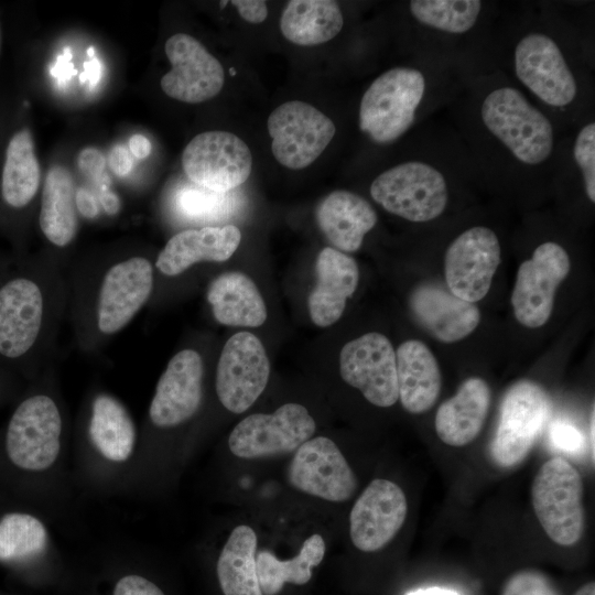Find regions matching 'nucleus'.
Segmentation results:
<instances>
[{"label": "nucleus", "instance_id": "obj_1", "mask_svg": "<svg viewBox=\"0 0 595 595\" xmlns=\"http://www.w3.org/2000/svg\"><path fill=\"white\" fill-rule=\"evenodd\" d=\"M480 117L486 129L520 162L538 165L554 148V130L548 117L518 89L501 86L483 100Z\"/></svg>", "mask_w": 595, "mask_h": 595}, {"label": "nucleus", "instance_id": "obj_2", "mask_svg": "<svg viewBox=\"0 0 595 595\" xmlns=\"http://www.w3.org/2000/svg\"><path fill=\"white\" fill-rule=\"evenodd\" d=\"M425 93L422 72L393 67L378 76L359 105V128L372 141L391 143L413 125Z\"/></svg>", "mask_w": 595, "mask_h": 595}, {"label": "nucleus", "instance_id": "obj_3", "mask_svg": "<svg viewBox=\"0 0 595 595\" xmlns=\"http://www.w3.org/2000/svg\"><path fill=\"white\" fill-rule=\"evenodd\" d=\"M533 511L548 537L559 545L578 542L584 530L583 480L564 457L548 459L531 486Z\"/></svg>", "mask_w": 595, "mask_h": 595}, {"label": "nucleus", "instance_id": "obj_4", "mask_svg": "<svg viewBox=\"0 0 595 595\" xmlns=\"http://www.w3.org/2000/svg\"><path fill=\"white\" fill-rule=\"evenodd\" d=\"M551 414V400L537 382L520 380L505 392L489 452L494 463L512 468L523 462Z\"/></svg>", "mask_w": 595, "mask_h": 595}, {"label": "nucleus", "instance_id": "obj_5", "mask_svg": "<svg viewBox=\"0 0 595 595\" xmlns=\"http://www.w3.org/2000/svg\"><path fill=\"white\" fill-rule=\"evenodd\" d=\"M371 197L387 212L413 223L439 217L448 202L442 172L422 161H408L380 173L370 185Z\"/></svg>", "mask_w": 595, "mask_h": 595}, {"label": "nucleus", "instance_id": "obj_6", "mask_svg": "<svg viewBox=\"0 0 595 595\" xmlns=\"http://www.w3.org/2000/svg\"><path fill=\"white\" fill-rule=\"evenodd\" d=\"M62 416L55 401L35 394L13 412L6 435V450L18 467L41 472L51 467L61 450Z\"/></svg>", "mask_w": 595, "mask_h": 595}, {"label": "nucleus", "instance_id": "obj_7", "mask_svg": "<svg viewBox=\"0 0 595 595\" xmlns=\"http://www.w3.org/2000/svg\"><path fill=\"white\" fill-rule=\"evenodd\" d=\"M267 128L272 138L273 156L291 170L312 164L336 131L331 118L301 100L286 101L277 107L268 118Z\"/></svg>", "mask_w": 595, "mask_h": 595}, {"label": "nucleus", "instance_id": "obj_8", "mask_svg": "<svg viewBox=\"0 0 595 595\" xmlns=\"http://www.w3.org/2000/svg\"><path fill=\"white\" fill-rule=\"evenodd\" d=\"M182 166L197 186L227 193L244 184L252 170L248 145L227 131H206L195 136L182 153Z\"/></svg>", "mask_w": 595, "mask_h": 595}, {"label": "nucleus", "instance_id": "obj_9", "mask_svg": "<svg viewBox=\"0 0 595 595\" xmlns=\"http://www.w3.org/2000/svg\"><path fill=\"white\" fill-rule=\"evenodd\" d=\"M316 429L314 419L299 403H285L273 413H255L231 431L228 445L241 458L268 457L296 451Z\"/></svg>", "mask_w": 595, "mask_h": 595}, {"label": "nucleus", "instance_id": "obj_10", "mask_svg": "<svg viewBox=\"0 0 595 595\" xmlns=\"http://www.w3.org/2000/svg\"><path fill=\"white\" fill-rule=\"evenodd\" d=\"M270 363L260 339L249 332L232 335L224 345L216 369V392L232 413L247 411L267 387Z\"/></svg>", "mask_w": 595, "mask_h": 595}, {"label": "nucleus", "instance_id": "obj_11", "mask_svg": "<svg viewBox=\"0 0 595 595\" xmlns=\"http://www.w3.org/2000/svg\"><path fill=\"white\" fill-rule=\"evenodd\" d=\"M570 269L569 255L552 241L538 246L531 259L520 264L511 294L513 313L520 324L537 328L547 323L555 291Z\"/></svg>", "mask_w": 595, "mask_h": 595}, {"label": "nucleus", "instance_id": "obj_12", "mask_svg": "<svg viewBox=\"0 0 595 595\" xmlns=\"http://www.w3.org/2000/svg\"><path fill=\"white\" fill-rule=\"evenodd\" d=\"M513 65L518 79L547 105L563 108L575 99V77L551 36L531 32L521 37L515 47Z\"/></svg>", "mask_w": 595, "mask_h": 595}, {"label": "nucleus", "instance_id": "obj_13", "mask_svg": "<svg viewBox=\"0 0 595 595\" xmlns=\"http://www.w3.org/2000/svg\"><path fill=\"white\" fill-rule=\"evenodd\" d=\"M339 371L346 383L377 407H391L399 399L396 351L380 333H367L345 344Z\"/></svg>", "mask_w": 595, "mask_h": 595}, {"label": "nucleus", "instance_id": "obj_14", "mask_svg": "<svg viewBox=\"0 0 595 595\" xmlns=\"http://www.w3.org/2000/svg\"><path fill=\"white\" fill-rule=\"evenodd\" d=\"M164 51L171 63V69L161 78V88L166 96L199 104L220 93L224 68L198 40L176 33L165 42Z\"/></svg>", "mask_w": 595, "mask_h": 595}, {"label": "nucleus", "instance_id": "obj_15", "mask_svg": "<svg viewBox=\"0 0 595 595\" xmlns=\"http://www.w3.org/2000/svg\"><path fill=\"white\" fill-rule=\"evenodd\" d=\"M500 259V244L491 229L484 226L467 229L446 250L447 289L467 302L482 300L490 289Z\"/></svg>", "mask_w": 595, "mask_h": 595}, {"label": "nucleus", "instance_id": "obj_16", "mask_svg": "<svg viewBox=\"0 0 595 595\" xmlns=\"http://www.w3.org/2000/svg\"><path fill=\"white\" fill-rule=\"evenodd\" d=\"M153 267L143 257L113 263L104 274L96 304V324L104 335L123 329L149 300Z\"/></svg>", "mask_w": 595, "mask_h": 595}, {"label": "nucleus", "instance_id": "obj_17", "mask_svg": "<svg viewBox=\"0 0 595 595\" xmlns=\"http://www.w3.org/2000/svg\"><path fill=\"white\" fill-rule=\"evenodd\" d=\"M288 479L298 490L336 502L349 499L357 487L356 476L346 458L325 436L310 439L295 451Z\"/></svg>", "mask_w": 595, "mask_h": 595}, {"label": "nucleus", "instance_id": "obj_18", "mask_svg": "<svg viewBox=\"0 0 595 595\" xmlns=\"http://www.w3.org/2000/svg\"><path fill=\"white\" fill-rule=\"evenodd\" d=\"M407 512V498L399 485L381 478L371 480L349 515L351 542L364 552L382 549L399 532Z\"/></svg>", "mask_w": 595, "mask_h": 595}, {"label": "nucleus", "instance_id": "obj_19", "mask_svg": "<svg viewBox=\"0 0 595 595\" xmlns=\"http://www.w3.org/2000/svg\"><path fill=\"white\" fill-rule=\"evenodd\" d=\"M203 360L194 349H183L169 361L161 375L149 408L158 428H173L190 420L203 397Z\"/></svg>", "mask_w": 595, "mask_h": 595}, {"label": "nucleus", "instance_id": "obj_20", "mask_svg": "<svg viewBox=\"0 0 595 595\" xmlns=\"http://www.w3.org/2000/svg\"><path fill=\"white\" fill-rule=\"evenodd\" d=\"M44 315V294L35 281H8L0 289V354L7 358L25 355L40 336Z\"/></svg>", "mask_w": 595, "mask_h": 595}, {"label": "nucleus", "instance_id": "obj_21", "mask_svg": "<svg viewBox=\"0 0 595 595\" xmlns=\"http://www.w3.org/2000/svg\"><path fill=\"white\" fill-rule=\"evenodd\" d=\"M415 320L436 339L454 343L469 335L478 325L480 314L475 303L455 296L448 289L423 284L410 296Z\"/></svg>", "mask_w": 595, "mask_h": 595}, {"label": "nucleus", "instance_id": "obj_22", "mask_svg": "<svg viewBox=\"0 0 595 595\" xmlns=\"http://www.w3.org/2000/svg\"><path fill=\"white\" fill-rule=\"evenodd\" d=\"M316 283L307 300L312 322L327 327L337 322L346 306V301L357 289L359 269L354 258L325 247L317 256Z\"/></svg>", "mask_w": 595, "mask_h": 595}, {"label": "nucleus", "instance_id": "obj_23", "mask_svg": "<svg viewBox=\"0 0 595 595\" xmlns=\"http://www.w3.org/2000/svg\"><path fill=\"white\" fill-rule=\"evenodd\" d=\"M241 232L235 225L206 226L177 232L159 253L155 267L174 277L201 261L223 262L237 250Z\"/></svg>", "mask_w": 595, "mask_h": 595}, {"label": "nucleus", "instance_id": "obj_24", "mask_svg": "<svg viewBox=\"0 0 595 595\" xmlns=\"http://www.w3.org/2000/svg\"><path fill=\"white\" fill-rule=\"evenodd\" d=\"M316 220L337 250L355 252L361 247L365 235L377 224L378 216L364 197L337 190L318 204Z\"/></svg>", "mask_w": 595, "mask_h": 595}, {"label": "nucleus", "instance_id": "obj_25", "mask_svg": "<svg viewBox=\"0 0 595 595\" xmlns=\"http://www.w3.org/2000/svg\"><path fill=\"white\" fill-rule=\"evenodd\" d=\"M490 389L480 378H468L456 394L444 401L435 415V431L450 446H464L482 431L489 405Z\"/></svg>", "mask_w": 595, "mask_h": 595}, {"label": "nucleus", "instance_id": "obj_26", "mask_svg": "<svg viewBox=\"0 0 595 595\" xmlns=\"http://www.w3.org/2000/svg\"><path fill=\"white\" fill-rule=\"evenodd\" d=\"M398 396L402 407L419 414L430 410L441 391V372L431 350L420 340L402 343L396 353Z\"/></svg>", "mask_w": 595, "mask_h": 595}, {"label": "nucleus", "instance_id": "obj_27", "mask_svg": "<svg viewBox=\"0 0 595 595\" xmlns=\"http://www.w3.org/2000/svg\"><path fill=\"white\" fill-rule=\"evenodd\" d=\"M215 320L227 326L258 327L267 320V307L255 282L231 271L217 277L207 290Z\"/></svg>", "mask_w": 595, "mask_h": 595}, {"label": "nucleus", "instance_id": "obj_28", "mask_svg": "<svg viewBox=\"0 0 595 595\" xmlns=\"http://www.w3.org/2000/svg\"><path fill=\"white\" fill-rule=\"evenodd\" d=\"M75 186L68 170L52 166L44 181L39 223L46 239L57 247L69 245L77 232Z\"/></svg>", "mask_w": 595, "mask_h": 595}, {"label": "nucleus", "instance_id": "obj_29", "mask_svg": "<svg viewBox=\"0 0 595 595\" xmlns=\"http://www.w3.org/2000/svg\"><path fill=\"white\" fill-rule=\"evenodd\" d=\"M343 24L342 10L332 0H291L280 18L282 35L302 46L328 42L340 32Z\"/></svg>", "mask_w": 595, "mask_h": 595}, {"label": "nucleus", "instance_id": "obj_30", "mask_svg": "<svg viewBox=\"0 0 595 595\" xmlns=\"http://www.w3.org/2000/svg\"><path fill=\"white\" fill-rule=\"evenodd\" d=\"M88 432L96 450L111 462L127 461L134 450V422L113 396L101 393L94 399Z\"/></svg>", "mask_w": 595, "mask_h": 595}, {"label": "nucleus", "instance_id": "obj_31", "mask_svg": "<svg viewBox=\"0 0 595 595\" xmlns=\"http://www.w3.org/2000/svg\"><path fill=\"white\" fill-rule=\"evenodd\" d=\"M257 536L249 526L236 527L217 560L224 595H262L256 565Z\"/></svg>", "mask_w": 595, "mask_h": 595}, {"label": "nucleus", "instance_id": "obj_32", "mask_svg": "<svg viewBox=\"0 0 595 595\" xmlns=\"http://www.w3.org/2000/svg\"><path fill=\"white\" fill-rule=\"evenodd\" d=\"M40 166L32 136L28 129L15 132L7 148L2 170L1 192L8 205L26 206L40 186Z\"/></svg>", "mask_w": 595, "mask_h": 595}, {"label": "nucleus", "instance_id": "obj_33", "mask_svg": "<svg viewBox=\"0 0 595 595\" xmlns=\"http://www.w3.org/2000/svg\"><path fill=\"white\" fill-rule=\"evenodd\" d=\"M325 554V542L315 533L307 538L298 555L290 560H279L270 551L256 555L257 574L262 595H277L285 583L306 584L312 577V569L317 566Z\"/></svg>", "mask_w": 595, "mask_h": 595}, {"label": "nucleus", "instance_id": "obj_34", "mask_svg": "<svg viewBox=\"0 0 595 595\" xmlns=\"http://www.w3.org/2000/svg\"><path fill=\"white\" fill-rule=\"evenodd\" d=\"M412 17L421 24L451 34H463L477 22L482 11L478 0H413Z\"/></svg>", "mask_w": 595, "mask_h": 595}, {"label": "nucleus", "instance_id": "obj_35", "mask_svg": "<svg viewBox=\"0 0 595 595\" xmlns=\"http://www.w3.org/2000/svg\"><path fill=\"white\" fill-rule=\"evenodd\" d=\"M47 531L34 516L8 513L0 521V560H20L44 550Z\"/></svg>", "mask_w": 595, "mask_h": 595}, {"label": "nucleus", "instance_id": "obj_36", "mask_svg": "<svg viewBox=\"0 0 595 595\" xmlns=\"http://www.w3.org/2000/svg\"><path fill=\"white\" fill-rule=\"evenodd\" d=\"M238 197L236 194L218 193L199 187L188 186L182 188L176 195L178 212L191 219H218L235 212Z\"/></svg>", "mask_w": 595, "mask_h": 595}, {"label": "nucleus", "instance_id": "obj_37", "mask_svg": "<svg viewBox=\"0 0 595 595\" xmlns=\"http://www.w3.org/2000/svg\"><path fill=\"white\" fill-rule=\"evenodd\" d=\"M574 160L583 176L587 197L595 202V123L585 125L577 133L573 147Z\"/></svg>", "mask_w": 595, "mask_h": 595}, {"label": "nucleus", "instance_id": "obj_38", "mask_svg": "<svg viewBox=\"0 0 595 595\" xmlns=\"http://www.w3.org/2000/svg\"><path fill=\"white\" fill-rule=\"evenodd\" d=\"M501 595H561L542 572L526 569L513 573L505 582Z\"/></svg>", "mask_w": 595, "mask_h": 595}, {"label": "nucleus", "instance_id": "obj_39", "mask_svg": "<svg viewBox=\"0 0 595 595\" xmlns=\"http://www.w3.org/2000/svg\"><path fill=\"white\" fill-rule=\"evenodd\" d=\"M552 444L561 451L574 453L580 451L584 444L582 433L572 424L556 421L549 431Z\"/></svg>", "mask_w": 595, "mask_h": 595}, {"label": "nucleus", "instance_id": "obj_40", "mask_svg": "<svg viewBox=\"0 0 595 595\" xmlns=\"http://www.w3.org/2000/svg\"><path fill=\"white\" fill-rule=\"evenodd\" d=\"M112 595H164V593L150 580L129 574L118 580Z\"/></svg>", "mask_w": 595, "mask_h": 595}, {"label": "nucleus", "instance_id": "obj_41", "mask_svg": "<svg viewBox=\"0 0 595 595\" xmlns=\"http://www.w3.org/2000/svg\"><path fill=\"white\" fill-rule=\"evenodd\" d=\"M78 167L79 170L89 177H98L104 171L105 167V158L102 153L91 147L83 149L78 154Z\"/></svg>", "mask_w": 595, "mask_h": 595}, {"label": "nucleus", "instance_id": "obj_42", "mask_svg": "<svg viewBox=\"0 0 595 595\" xmlns=\"http://www.w3.org/2000/svg\"><path fill=\"white\" fill-rule=\"evenodd\" d=\"M231 3L237 8L239 15L249 23H261L268 17L266 1L234 0Z\"/></svg>", "mask_w": 595, "mask_h": 595}, {"label": "nucleus", "instance_id": "obj_43", "mask_svg": "<svg viewBox=\"0 0 595 595\" xmlns=\"http://www.w3.org/2000/svg\"><path fill=\"white\" fill-rule=\"evenodd\" d=\"M109 165L116 175L128 174L132 167V160L127 149L122 145L115 147L109 155Z\"/></svg>", "mask_w": 595, "mask_h": 595}, {"label": "nucleus", "instance_id": "obj_44", "mask_svg": "<svg viewBox=\"0 0 595 595\" xmlns=\"http://www.w3.org/2000/svg\"><path fill=\"white\" fill-rule=\"evenodd\" d=\"M71 60L72 52L69 47H65L63 54L57 57L56 63L51 67V75L61 82L71 79V77L77 73L73 67Z\"/></svg>", "mask_w": 595, "mask_h": 595}, {"label": "nucleus", "instance_id": "obj_45", "mask_svg": "<svg viewBox=\"0 0 595 595\" xmlns=\"http://www.w3.org/2000/svg\"><path fill=\"white\" fill-rule=\"evenodd\" d=\"M75 205L79 213L86 218H94L99 213L94 195L86 188L76 191Z\"/></svg>", "mask_w": 595, "mask_h": 595}, {"label": "nucleus", "instance_id": "obj_46", "mask_svg": "<svg viewBox=\"0 0 595 595\" xmlns=\"http://www.w3.org/2000/svg\"><path fill=\"white\" fill-rule=\"evenodd\" d=\"M84 72L79 75L80 84L88 82L89 89L97 86L101 78V63L93 57L84 63Z\"/></svg>", "mask_w": 595, "mask_h": 595}, {"label": "nucleus", "instance_id": "obj_47", "mask_svg": "<svg viewBox=\"0 0 595 595\" xmlns=\"http://www.w3.org/2000/svg\"><path fill=\"white\" fill-rule=\"evenodd\" d=\"M99 199L104 210L108 215H116L120 210V199L116 193L108 190L106 185L101 186Z\"/></svg>", "mask_w": 595, "mask_h": 595}, {"label": "nucleus", "instance_id": "obj_48", "mask_svg": "<svg viewBox=\"0 0 595 595\" xmlns=\"http://www.w3.org/2000/svg\"><path fill=\"white\" fill-rule=\"evenodd\" d=\"M129 149L138 159H145L151 152V142L142 134H134L129 140Z\"/></svg>", "mask_w": 595, "mask_h": 595}, {"label": "nucleus", "instance_id": "obj_49", "mask_svg": "<svg viewBox=\"0 0 595 595\" xmlns=\"http://www.w3.org/2000/svg\"><path fill=\"white\" fill-rule=\"evenodd\" d=\"M405 595H459L457 592L444 587L419 588L408 592Z\"/></svg>", "mask_w": 595, "mask_h": 595}, {"label": "nucleus", "instance_id": "obj_50", "mask_svg": "<svg viewBox=\"0 0 595 595\" xmlns=\"http://www.w3.org/2000/svg\"><path fill=\"white\" fill-rule=\"evenodd\" d=\"M574 595H595V583L588 582L580 587Z\"/></svg>", "mask_w": 595, "mask_h": 595}, {"label": "nucleus", "instance_id": "obj_51", "mask_svg": "<svg viewBox=\"0 0 595 595\" xmlns=\"http://www.w3.org/2000/svg\"><path fill=\"white\" fill-rule=\"evenodd\" d=\"M589 437H591V444H592V455H593V461L595 459V450H594V408L592 410V413H591V419H589Z\"/></svg>", "mask_w": 595, "mask_h": 595}, {"label": "nucleus", "instance_id": "obj_52", "mask_svg": "<svg viewBox=\"0 0 595 595\" xmlns=\"http://www.w3.org/2000/svg\"><path fill=\"white\" fill-rule=\"evenodd\" d=\"M87 55H88L90 58L94 57V55H95V50H94L93 46H89V47L87 48Z\"/></svg>", "mask_w": 595, "mask_h": 595}, {"label": "nucleus", "instance_id": "obj_53", "mask_svg": "<svg viewBox=\"0 0 595 595\" xmlns=\"http://www.w3.org/2000/svg\"><path fill=\"white\" fill-rule=\"evenodd\" d=\"M230 73H231V75H234V74H235V71H234V68H230Z\"/></svg>", "mask_w": 595, "mask_h": 595}]
</instances>
